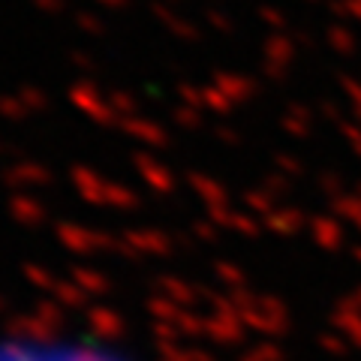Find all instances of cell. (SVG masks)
I'll return each instance as SVG.
<instances>
[{"label":"cell","mask_w":361,"mask_h":361,"mask_svg":"<svg viewBox=\"0 0 361 361\" xmlns=\"http://www.w3.org/2000/svg\"><path fill=\"white\" fill-rule=\"evenodd\" d=\"M0 361H142L118 337L63 329V325H21L0 331Z\"/></svg>","instance_id":"6da1fadb"}]
</instances>
